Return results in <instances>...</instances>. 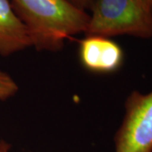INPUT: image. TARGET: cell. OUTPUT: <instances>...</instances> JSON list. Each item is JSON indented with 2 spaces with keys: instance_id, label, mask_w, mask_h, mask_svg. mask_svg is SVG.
I'll list each match as a JSON object with an SVG mask.
<instances>
[{
  "instance_id": "obj_1",
  "label": "cell",
  "mask_w": 152,
  "mask_h": 152,
  "mask_svg": "<svg viewBox=\"0 0 152 152\" xmlns=\"http://www.w3.org/2000/svg\"><path fill=\"white\" fill-rule=\"evenodd\" d=\"M23 22L31 47L38 51L57 52L66 40L86 33L90 15L69 0H10Z\"/></svg>"
},
{
  "instance_id": "obj_4",
  "label": "cell",
  "mask_w": 152,
  "mask_h": 152,
  "mask_svg": "<svg viewBox=\"0 0 152 152\" xmlns=\"http://www.w3.org/2000/svg\"><path fill=\"white\" fill-rule=\"evenodd\" d=\"M81 64L87 70L110 74L123 65L124 54L122 48L109 37L86 35L79 48Z\"/></svg>"
},
{
  "instance_id": "obj_8",
  "label": "cell",
  "mask_w": 152,
  "mask_h": 152,
  "mask_svg": "<svg viewBox=\"0 0 152 152\" xmlns=\"http://www.w3.org/2000/svg\"><path fill=\"white\" fill-rule=\"evenodd\" d=\"M10 151V145L4 140H0V152Z\"/></svg>"
},
{
  "instance_id": "obj_9",
  "label": "cell",
  "mask_w": 152,
  "mask_h": 152,
  "mask_svg": "<svg viewBox=\"0 0 152 152\" xmlns=\"http://www.w3.org/2000/svg\"><path fill=\"white\" fill-rule=\"evenodd\" d=\"M147 2H148V4H149L150 6L152 8V0H147Z\"/></svg>"
},
{
  "instance_id": "obj_3",
  "label": "cell",
  "mask_w": 152,
  "mask_h": 152,
  "mask_svg": "<svg viewBox=\"0 0 152 152\" xmlns=\"http://www.w3.org/2000/svg\"><path fill=\"white\" fill-rule=\"evenodd\" d=\"M124 116L114 137L115 152H152V91H134L124 103Z\"/></svg>"
},
{
  "instance_id": "obj_5",
  "label": "cell",
  "mask_w": 152,
  "mask_h": 152,
  "mask_svg": "<svg viewBox=\"0 0 152 152\" xmlns=\"http://www.w3.org/2000/svg\"><path fill=\"white\" fill-rule=\"evenodd\" d=\"M31 47L27 30L10 0H0V55L10 56Z\"/></svg>"
},
{
  "instance_id": "obj_2",
  "label": "cell",
  "mask_w": 152,
  "mask_h": 152,
  "mask_svg": "<svg viewBox=\"0 0 152 152\" xmlns=\"http://www.w3.org/2000/svg\"><path fill=\"white\" fill-rule=\"evenodd\" d=\"M86 35L152 38V8L147 0H94Z\"/></svg>"
},
{
  "instance_id": "obj_7",
  "label": "cell",
  "mask_w": 152,
  "mask_h": 152,
  "mask_svg": "<svg viewBox=\"0 0 152 152\" xmlns=\"http://www.w3.org/2000/svg\"><path fill=\"white\" fill-rule=\"evenodd\" d=\"M74 5L78 7L82 10L86 11V10H91L94 0H69Z\"/></svg>"
},
{
  "instance_id": "obj_6",
  "label": "cell",
  "mask_w": 152,
  "mask_h": 152,
  "mask_svg": "<svg viewBox=\"0 0 152 152\" xmlns=\"http://www.w3.org/2000/svg\"><path fill=\"white\" fill-rule=\"evenodd\" d=\"M19 87L10 75L0 70V101H5L14 96Z\"/></svg>"
}]
</instances>
